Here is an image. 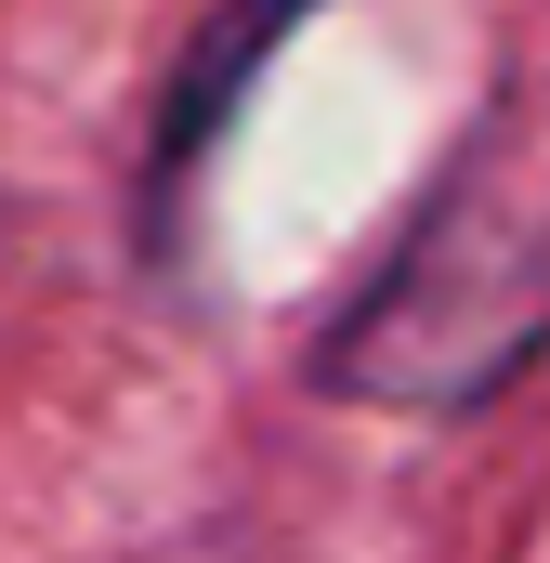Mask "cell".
I'll list each match as a JSON object with an SVG mask.
<instances>
[{"mask_svg": "<svg viewBox=\"0 0 550 563\" xmlns=\"http://www.w3.org/2000/svg\"><path fill=\"white\" fill-rule=\"evenodd\" d=\"M538 341H550V92H512L432 170L381 276L341 301L315 380L354 407L459 420V407L512 394Z\"/></svg>", "mask_w": 550, "mask_h": 563, "instance_id": "cell-1", "label": "cell"}, {"mask_svg": "<svg viewBox=\"0 0 550 563\" xmlns=\"http://www.w3.org/2000/svg\"><path fill=\"white\" fill-rule=\"evenodd\" d=\"M288 13H301V0H250V13H223V26H210V53H197L184 106H170V132H157V184H170V170H197V144L223 132V106H237V79H250V53H263Z\"/></svg>", "mask_w": 550, "mask_h": 563, "instance_id": "cell-2", "label": "cell"}]
</instances>
